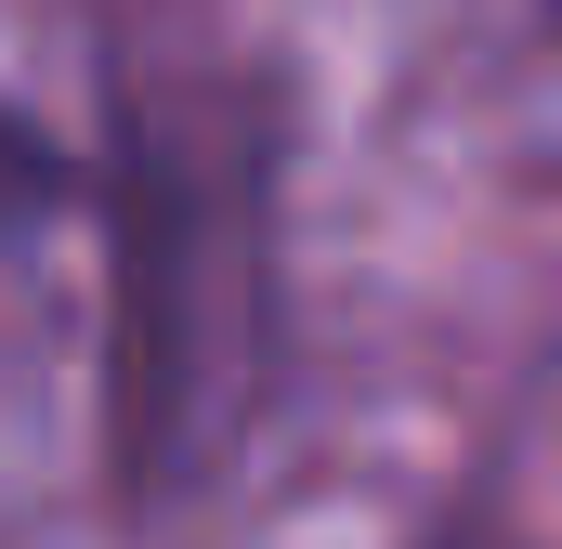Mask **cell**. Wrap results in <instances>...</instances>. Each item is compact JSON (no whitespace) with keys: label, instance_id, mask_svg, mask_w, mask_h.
I'll return each instance as SVG.
<instances>
[{"label":"cell","instance_id":"obj_2","mask_svg":"<svg viewBox=\"0 0 562 549\" xmlns=\"http://www.w3.org/2000/svg\"><path fill=\"white\" fill-rule=\"evenodd\" d=\"M66 210H79V157L40 132L26 105H0V236H40Z\"/></svg>","mask_w":562,"mask_h":549},{"label":"cell","instance_id":"obj_3","mask_svg":"<svg viewBox=\"0 0 562 549\" xmlns=\"http://www.w3.org/2000/svg\"><path fill=\"white\" fill-rule=\"evenodd\" d=\"M431 549H537V537H510L497 511H458V524H445V537H431Z\"/></svg>","mask_w":562,"mask_h":549},{"label":"cell","instance_id":"obj_1","mask_svg":"<svg viewBox=\"0 0 562 549\" xmlns=\"http://www.w3.org/2000/svg\"><path fill=\"white\" fill-rule=\"evenodd\" d=\"M262 314V157L119 79L105 144V458L119 497H183L236 340Z\"/></svg>","mask_w":562,"mask_h":549}]
</instances>
